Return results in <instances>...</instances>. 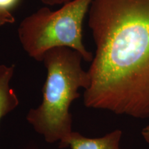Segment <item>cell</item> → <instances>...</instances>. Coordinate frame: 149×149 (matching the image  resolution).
<instances>
[{
  "instance_id": "1",
  "label": "cell",
  "mask_w": 149,
  "mask_h": 149,
  "mask_svg": "<svg viewBox=\"0 0 149 149\" xmlns=\"http://www.w3.org/2000/svg\"><path fill=\"white\" fill-rule=\"evenodd\" d=\"M88 108L149 118V0H93Z\"/></svg>"
},
{
  "instance_id": "2",
  "label": "cell",
  "mask_w": 149,
  "mask_h": 149,
  "mask_svg": "<svg viewBox=\"0 0 149 149\" xmlns=\"http://www.w3.org/2000/svg\"><path fill=\"white\" fill-rule=\"evenodd\" d=\"M82 56L69 48H55L43 58L47 76L43 86L42 104L30 110L26 120L37 133L49 144L59 141L60 148H68L71 135L70 107L79 97L78 90H85L90 83L88 71L81 66Z\"/></svg>"
},
{
  "instance_id": "3",
  "label": "cell",
  "mask_w": 149,
  "mask_h": 149,
  "mask_svg": "<svg viewBox=\"0 0 149 149\" xmlns=\"http://www.w3.org/2000/svg\"><path fill=\"white\" fill-rule=\"evenodd\" d=\"M93 0H73L51 10L43 7L26 17L18 28L24 50L35 60L43 61L45 53L55 48L77 51L84 60L91 61L93 55L83 42V23Z\"/></svg>"
},
{
  "instance_id": "4",
  "label": "cell",
  "mask_w": 149,
  "mask_h": 149,
  "mask_svg": "<svg viewBox=\"0 0 149 149\" xmlns=\"http://www.w3.org/2000/svg\"><path fill=\"white\" fill-rule=\"evenodd\" d=\"M122 131L115 130L106 135L97 138H89L78 132H72L67 141L71 149H121L120 143Z\"/></svg>"
},
{
  "instance_id": "5",
  "label": "cell",
  "mask_w": 149,
  "mask_h": 149,
  "mask_svg": "<svg viewBox=\"0 0 149 149\" xmlns=\"http://www.w3.org/2000/svg\"><path fill=\"white\" fill-rule=\"evenodd\" d=\"M15 66L0 64V120L15 109L19 104L17 94L10 86Z\"/></svg>"
},
{
  "instance_id": "6",
  "label": "cell",
  "mask_w": 149,
  "mask_h": 149,
  "mask_svg": "<svg viewBox=\"0 0 149 149\" xmlns=\"http://www.w3.org/2000/svg\"><path fill=\"white\" fill-rule=\"evenodd\" d=\"M15 22V19L10 11L0 8V26L5 24H13Z\"/></svg>"
},
{
  "instance_id": "7",
  "label": "cell",
  "mask_w": 149,
  "mask_h": 149,
  "mask_svg": "<svg viewBox=\"0 0 149 149\" xmlns=\"http://www.w3.org/2000/svg\"><path fill=\"white\" fill-rule=\"evenodd\" d=\"M19 0H0V8L9 10L17 4Z\"/></svg>"
},
{
  "instance_id": "8",
  "label": "cell",
  "mask_w": 149,
  "mask_h": 149,
  "mask_svg": "<svg viewBox=\"0 0 149 149\" xmlns=\"http://www.w3.org/2000/svg\"><path fill=\"white\" fill-rule=\"evenodd\" d=\"M44 4L49 6H56V5H64L73 0H40Z\"/></svg>"
},
{
  "instance_id": "9",
  "label": "cell",
  "mask_w": 149,
  "mask_h": 149,
  "mask_svg": "<svg viewBox=\"0 0 149 149\" xmlns=\"http://www.w3.org/2000/svg\"><path fill=\"white\" fill-rule=\"evenodd\" d=\"M141 134L144 140L149 144V125H147L142 128Z\"/></svg>"
}]
</instances>
